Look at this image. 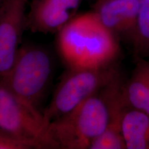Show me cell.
Segmentation results:
<instances>
[{
    "instance_id": "6da1fadb",
    "label": "cell",
    "mask_w": 149,
    "mask_h": 149,
    "mask_svg": "<svg viewBox=\"0 0 149 149\" xmlns=\"http://www.w3.org/2000/svg\"><path fill=\"white\" fill-rule=\"evenodd\" d=\"M57 48L68 68H101L116 62L120 40L95 11L76 15L57 33Z\"/></svg>"
},
{
    "instance_id": "7a4b0ae2",
    "label": "cell",
    "mask_w": 149,
    "mask_h": 149,
    "mask_svg": "<svg viewBox=\"0 0 149 149\" xmlns=\"http://www.w3.org/2000/svg\"><path fill=\"white\" fill-rule=\"evenodd\" d=\"M124 81L122 74L67 114L52 121L48 133L55 149H89L107 127L111 103Z\"/></svg>"
},
{
    "instance_id": "3957f363",
    "label": "cell",
    "mask_w": 149,
    "mask_h": 149,
    "mask_svg": "<svg viewBox=\"0 0 149 149\" xmlns=\"http://www.w3.org/2000/svg\"><path fill=\"white\" fill-rule=\"evenodd\" d=\"M53 71V59L47 50L35 45L22 46L0 81L16 96L40 111Z\"/></svg>"
},
{
    "instance_id": "277c9868",
    "label": "cell",
    "mask_w": 149,
    "mask_h": 149,
    "mask_svg": "<svg viewBox=\"0 0 149 149\" xmlns=\"http://www.w3.org/2000/svg\"><path fill=\"white\" fill-rule=\"evenodd\" d=\"M120 74L116 62L101 68H68L57 85L50 104L42 112L44 120L49 125L52 121L75 109Z\"/></svg>"
},
{
    "instance_id": "5b68a950",
    "label": "cell",
    "mask_w": 149,
    "mask_h": 149,
    "mask_svg": "<svg viewBox=\"0 0 149 149\" xmlns=\"http://www.w3.org/2000/svg\"><path fill=\"white\" fill-rule=\"evenodd\" d=\"M0 129L35 142L40 149H55L42 112L16 96L1 81Z\"/></svg>"
},
{
    "instance_id": "8992f818",
    "label": "cell",
    "mask_w": 149,
    "mask_h": 149,
    "mask_svg": "<svg viewBox=\"0 0 149 149\" xmlns=\"http://www.w3.org/2000/svg\"><path fill=\"white\" fill-rule=\"evenodd\" d=\"M28 0H4L0 6V77L8 71L21 46Z\"/></svg>"
},
{
    "instance_id": "52a82bcc",
    "label": "cell",
    "mask_w": 149,
    "mask_h": 149,
    "mask_svg": "<svg viewBox=\"0 0 149 149\" xmlns=\"http://www.w3.org/2000/svg\"><path fill=\"white\" fill-rule=\"evenodd\" d=\"M81 1L32 0L26 13V29L35 33H57L76 15Z\"/></svg>"
},
{
    "instance_id": "ba28073f",
    "label": "cell",
    "mask_w": 149,
    "mask_h": 149,
    "mask_svg": "<svg viewBox=\"0 0 149 149\" xmlns=\"http://www.w3.org/2000/svg\"><path fill=\"white\" fill-rule=\"evenodd\" d=\"M95 11L119 40L133 46L137 32L139 0H107L95 3Z\"/></svg>"
},
{
    "instance_id": "9c48e42d",
    "label": "cell",
    "mask_w": 149,
    "mask_h": 149,
    "mask_svg": "<svg viewBox=\"0 0 149 149\" xmlns=\"http://www.w3.org/2000/svg\"><path fill=\"white\" fill-rule=\"evenodd\" d=\"M123 87L124 84L112 101L107 127L89 149H126L122 133V120L126 111L130 107L124 99Z\"/></svg>"
},
{
    "instance_id": "30bf717a",
    "label": "cell",
    "mask_w": 149,
    "mask_h": 149,
    "mask_svg": "<svg viewBox=\"0 0 149 149\" xmlns=\"http://www.w3.org/2000/svg\"><path fill=\"white\" fill-rule=\"evenodd\" d=\"M123 94L128 106L149 113V58L136 57L135 66Z\"/></svg>"
},
{
    "instance_id": "8fae6325",
    "label": "cell",
    "mask_w": 149,
    "mask_h": 149,
    "mask_svg": "<svg viewBox=\"0 0 149 149\" xmlns=\"http://www.w3.org/2000/svg\"><path fill=\"white\" fill-rule=\"evenodd\" d=\"M126 149H149V113L128 108L122 120Z\"/></svg>"
},
{
    "instance_id": "7c38bea8",
    "label": "cell",
    "mask_w": 149,
    "mask_h": 149,
    "mask_svg": "<svg viewBox=\"0 0 149 149\" xmlns=\"http://www.w3.org/2000/svg\"><path fill=\"white\" fill-rule=\"evenodd\" d=\"M133 47L135 57L149 58V0H139L137 32Z\"/></svg>"
},
{
    "instance_id": "4fadbf2b",
    "label": "cell",
    "mask_w": 149,
    "mask_h": 149,
    "mask_svg": "<svg viewBox=\"0 0 149 149\" xmlns=\"http://www.w3.org/2000/svg\"><path fill=\"white\" fill-rule=\"evenodd\" d=\"M0 149H40L35 142L0 129Z\"/></svg>"
},
{
    "instance_id": "5bb4252c",
    "label": "cell",
    "mask_w": 149,
    "mask_h": 149,
    "mask_svg": "<svg viewBox=\"0 0 149 149\" xmlns=\"http://www.w3.org/2000/svg\"><path fill=\"white\" fill-rule=\"evenodd\" d=\"M3 1H4V0H0V6H1V4H2V3H3Z\"/></svg>"
}]
</instances>
